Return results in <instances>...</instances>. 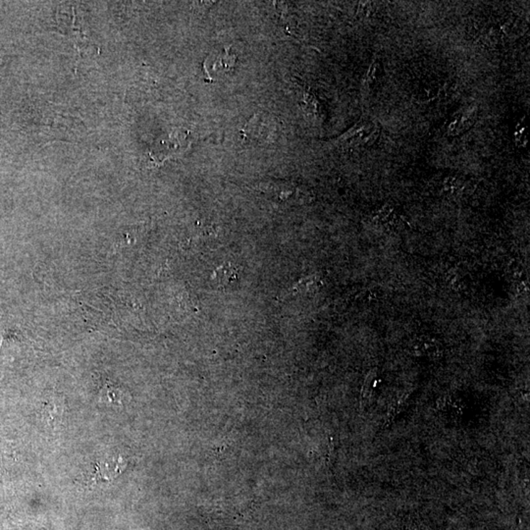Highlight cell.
<instances>
[{
  "label": "cell",
  "mask_w": 530,
  "mask_h": 530,
  "mask_svg": "<svg viewBox=\"0 0 530 530\" xmlns=\"http://www.w3.org/2000/svg\"><path fill=\"white\" fill-rule=\"evenodd\" d=\"M475 116V111L472 108L462 111L452 121L449 128L450 131L453 132V134H459L460 132L467 130L472 125Z\"/></svg>",
  "instance_id": "obj_5"
},
{
  "label": "cell",
  "mask_w": 530,
  "mask_h": 530,
  "mask_svg": "<svg viewBox=\"0 0 530 530\" xmlns=\"http://www.w3.org/2000/svg\"><path fill=\"white\" fill-rule=\"evenodd\" d=\"M213 278L221 286H227L239 278V270L236 266L227 263L214 271Z\"/></svg>",
  "instance_id": "obj_4"
},
{
  "label": "cell",
  "mask_w": 530,
  "mask_h": 530,
  "mask_svg": "<svg viewBox=\"0 0 530 530\" xmlns=\"http://www.w3.org/2000/svg\"><path fill=\"white\" fill-rule=\"evenodd\" d=\"M378 125L374 121L363 118L353 128L350 129L337 139V146L350 149L371 146L378 138Z\"/></svg>",
  "instance_id": "obj_1"
},
{
  "label": "cell",
  "mask_w": 530,
  "mask_h": 530,
  "mask_svg": "<svg viewBox=\"0 0 530 530\" xmlns=\"http://www.w3.org/2000/svg\"><path fill=\"white\" fill-rule=\"evenodd\" d=\"M236 55L230 51L229 48L222 49L221 53L208 56L204 61L203 67L209 77L219 76L234 68Z\"/></svg>",
  "instance_id": "obj_3"
},
{
  "label": "cell",
  "mask_w": 530,
  "mask_h": 530,
  "mask_svg": "<svg viewBox=\"0 0 530 530\" xmlns=\"http://www.w3.org/2000/svg\"><path fill=\"white\" fill-rule=\"evenodd\" d=\"M275 132V123L272 119L267 116H253L245 125L243 134L245 138L253 139V141L265 142L271 139Z\"/></svg>",
  "instance_id": "obj_2"
}]
</instances>
